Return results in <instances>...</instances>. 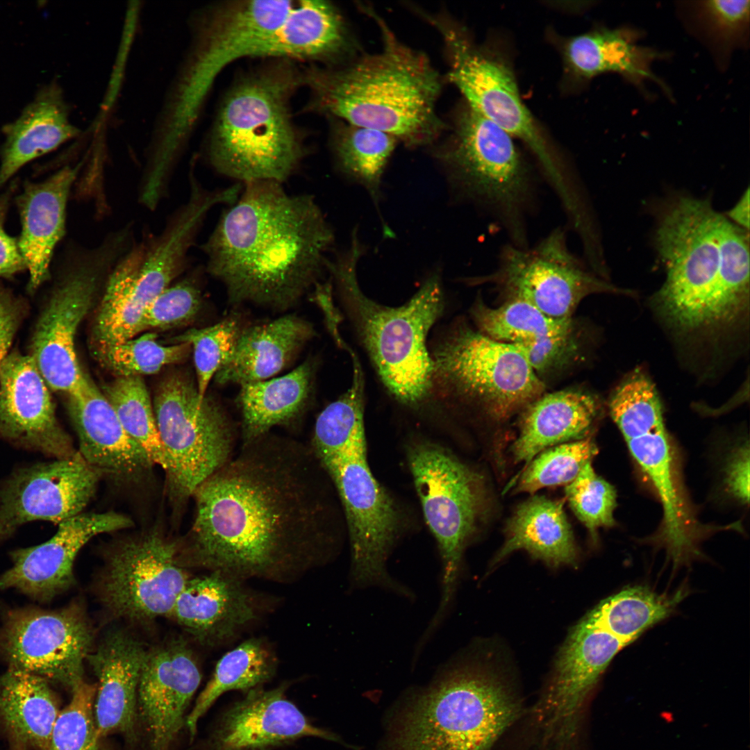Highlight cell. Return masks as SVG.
<instances>
[{
	"instance_id": "1",
	"label": "cell",
	"mask_w": 750,
	"mask_h": 750,
	"mask_svg": "<svg viewBox=\"0 0 750 750\" xmlns=\"http://www.w3.org/2000/svg\"><path fill=\"white\" fill-rule=\"evenodd\" d=\"M310 444L272 431L246 442L194 492L184 567L288 581L328 560L339 521Z\"/></svg>"
},
{
	"instance_id": "2",
	"label": "cell",
	"mask_w": 750,
	"mask_h": 750,
	"mask_svg": "<svg viewBox=\"0 0 750 750\" xmlns=\"http://www.w3.org/2000/svg\"><path fill=\"white\" fill-rule=\"evenodd\" d=\"M244 186L199 246L206 272L232 304L287 310L319 282L333 230L310 194H289L274 181Z\"/></svg>"
},
{
	"instance_id": "3",
	"label": "cell",
	"mask_w": 750,
	"mask_h": 750,
	"mask_svg": "<svg viewBox=\"0 0 750 750\" xmlns=\"http://www.w3.org/2000/svg\"><path fill=\"white\" fill-rule=\"evenodd\" d=\"M377 22L381 51L340 69H312L302 83L311 89L318 110L409 146L426 144L442 128L435 109L440 78L426 56L403 44Z\"/></svg>"
},
{
	"instance_id": "4",
	"label": "cell",
	"mask_w": 750,
	"mask_h": 750,
	"mask_svg": "<svg viewBox=\"0 0 750 750\" xmlns=\"http://www.w3.org/2000/svg\"><path fill=\"white\" fill-rule=\"evenodd\" d=\"M364 406V390L350 386L319 414L309 444L343 508L353 583L398 592L401 585L388 574L386 562L402 530L403 517L369 467Z\"/></svg>"
},
{
	"instance_id": "5",
	"label": "cell",
	"mask_w": 750,
	"mask_h": 750,
	"mask_svg": "<svg viewBox=\"0 0 750 750\" xmlns=\"http://www.w3.org/2000/svg\"><path fill=\"white\" fill-rule=\"evenodd\" d=\"M719 215L709 201L686 196L663 208L654 244L666 276L651 300L656 316L674 335L713 347L747 324L723 290Z\"/></svg>"
},
{
	"instance_id": "6",
	"label": "cell",
	"mask_w": 750,
	"mask_h": 750,
	"mask_svg": "<svg viewBox=\"0 0 750 750\" xmlns=\"http://www.w3.org/2000/svg\"><path fill=\"white\" fill-rule=\"evenodd\" d=\"M302 83L292 69L276 66L237 83L222 103L204 145V158L217 173L243 183H283L305 156L289 100Z\"/></svg>"
},
{
	"instance_id": "7",
	"label": "cell",
	"mask_w": 750,
	"mask_h": 750,
	"mask_svg": "<svg viewBox=\"0 0 750 750\" xmlns=\"http://www.w3.org/2000/svg\"><path fill=\"white\" fill-rule=\"evenodd\" d=\"M523 712L519 697L493 672L449 665L413 694L381 750H493Z\"/></svg>"
},
{
	"instance_id": "8",
	"label": "cell",
	"mask_w": 750,
	"mask_h": 750,
	"mask_svg": "<svg viewBox=\"0 0 750 750\" xmlns=\"http://www.w3.org/2000/svg\"><path fill=\"white\" fill-rule=\"evenodd\" d=\"M362 249L356 236L349 251L326 262L349 316L382 383L407 406L428 397L435 381V365L426 345L428 334L444 306L440 278H429L406 303L380 304L365 296L358 284L356 264Z\"/></svg>"
},
{
	"instance_id": "9",
	"label": "cell",
	"mask_w": 750,
	"mask_h": 750,
	"mask_svg": "<svg viewBox=\"0 0 750 750\" xmlns=\"http://www.w3.org/2000/svg\"><path fill=\"white\" fill-rule=\"evenodd\" d=\"M135 240V223L131 220L93 246L69 240L53 258L51 274L56 278L36 324L31 351L51 390L69 395L84 383L87 374L75 348L78 328L113 267Z\"/></svg>"
},
{
	"instance_id": "10",
	"label": "cell",
	"mask_w": 750,
	"mask_h": 750,
	"mask_svg": "<svg viewBox=\"0 0 750 750\" xmlns=\"http://www.w3.org/2000/svg\"><path fill=\"white\" fill-rule=\"evenodd\" d=\"M165 454L167 495L178 508L235 453L236 429L222 405L201 397L197 383L175 373L158 385L153 401Z\"/></svg>"
},
{
	"instance_id": "11",
	"label": "cell",
	"mask_w": 750,
	"mask_h": 750,
	"mask_svg": "<svg viewBox=\"0 0 750 750\" xmlns=\"http://www.w3.org/2000/svg\"><path fill=\"white\" fill-rule=\"evenodd\" d=\"M439 157L456 185L500 220L514 245L526 247L524 218L533 183L513 138L467 106Z\"/></svg>"
},
{
	"instance_id": "12",
	"label": "cell",
	"mask_w": 750,
	"mask_h": 750,
	"mask_svg": "<svg viewBox=\"0 0 750 750\" xmlns=\"http://www.w3.org/2000/svg\"><path fill=\"white\" fill-rule=\"evenodd\" d=\"M197 233L185 220L166 218L162 228H144L110 274L92 331L94 349L118 344L141 332L149 306L190 264Z\"/></svg>"
},
{
	"instance_id": "13",
	"label": "cell",
	"mask_w": 750,
	"mask_h": 750,
	"mask_svg": "<svg viewBox=\"0 0 750 750\" xmlns=\"http://www.w3.org/2000/svg\"><path fill=\"white\" fill-rule=\"evenodd\" d=\"M408 459L442 559V596L435 616L442 619L453 595L462 553L485 509V485L477 472L439 444L417 442L409 448Z\"/></svg>"
},
{
	"instance_id": "14",
	"label": "cell",
	"mask_w": 750,
	"mask_h": 750,
	"mask_svg": "<svg viewBox=\"0 0 750 750\" xmlns=\"http://www.w3.org/2000/svg\"><path fill=\"white\" fill-rule=\"evenodd\" d=\"M433 355L435 378L494 420L508 419L544 392V381L517 346L478 330L456 328Z\"/></svg>"
},
{
	"instance_id": "15",
	"label": "cell",
	"mask_w": 750,
	"mask_h": 750,
	"mask_svg": "<svg viewBox=\"0 0 750 750\" xmlns=\"http://www.w3.org/2000/svg\"><path fill=\"white\" fill-rule=\"evenodd\" d=\"M434 22L446 45L449 79L465 97L467 106L522 140L552 189L565 187L572 177L571 169L537 126L510 67L478 49L461 28L443 19Z\"/></svg>"
},
{
	"instance_id": "16",
	"label": "cell",
	"mask_w": 750,
	"mask_h": 750,
	"mask_svg": "<svg viewBox=\"0 0 750 750\" xmlns=\"http://www.w3.org/2000/svg\"><path fill=\"white\" fill-rule=\"evenodd\" d=\"M627 645L590 612L572 628L548 684L528 712L535 750H578L589 697Z\"/></svg>"
},
{
	"instance_id": "17",
	"label": "cell",
	"mask_w": 750,
	"mask_h": 750,
	"mask_svg": "<svg viewBox=\"0 0 750 750\" xmlns=\"http://www.w3.org/2000/svg\"><path fill=\"white\" fill-rule=\"evenodd\" d=\"M478 282L494 284L506 298L528 302L556 319L572 318L580 303L592 294L634 296L590 272L569 249L560 228L532 248L506 245L497 269Z\"/></svg>"
},
{
	"instance_id": "18",
	"label": "cell",
	"mask_w": 750,
	"mask_h": 750,
	"mask_svg": "<svg viewBox=\"0 0 750 750\" xmlns=\"http://www.w3.org/2000/svg\"><path fill=\"white\" fill-rule=\"evenodd\" d=\"M293 1H247L192 16L191 43L181 64L190 82L208 95L231 62L246 57L281 58L280 28Z\"/></svg>"
},
{
	"instance_id": "19",
	"label": "cell",
	"mask_w": 750,
	"mask_h": 750,
	"mask_svg": "<svg viewBox=\"0 0 750 750\" xmlns=\"http://www.w3.org/2000/svg\"><path fill=\"white\" fill-rule=\"evenodd\" d=\"M189 579L178 542L149 531L112 547L100 578V597L115 617L147 621L168 616Z\"/></svg>"
},
{
	"instance_id": "20",
	"label": "cell",
	"mask_w": 750,
	"mask_h": 750,
	"mask_svg": "<svg viewBox=\"0 0 750 750\" xmlns=\"http://www.w3.org/2000/svg\"><path fill=\"white\" fill-rule=\"evenodd\" d=\"M92 641L91 626L76 603L52 611L11 610L0 628V653L9 668L72 691L83 681V662L90 653Z\"/></svg>"
},
{
	"instance_id": "21",
	"label": "cell",
	"mask_w": 750,
	"mask_h": 750,
	"mask_svg": "<svg viewBox=\"0 0 750 750\" xmlns=\"http://www.w3.org/2000/svg\"><path fill=\"white\" fill-rule=\"evenodd\" d=\"M102 476L78 451L15 472L0 490V542L26 523L59 524L82 513Z\"/></svg>"
},
{
	"instance_id": "22",
	"label": "cell",
	"mask_w": 750,
	"mask_h": 750,
	"mask_svg": "<svg viewBox=\"0 0 750 750\" xmlns=\"http://www.w3.org/2000/svg\"><path fill=\"white\" fill-rule=\"evenodd\" d=\"M49 386L31 355L8 353L0 367V438L55 459L73 456Z\"/></svg>"
},
{
	"instance_id": "23",
	"label": "cell",
	"mask_w": 750,
	"mask_h": 750,
	"mask_svg": "<svg viewBox=\"0 0 750 750\" xmlns=\"http://www.w3.org/2000/svg\"><path fill=\"white\" fill-rule=\"evenodd\" d=\"M133 525L131 518L112 511L69 518L47 542L11 552L12 565L0 576V590L15 588L40 601H50L74 583V562L88 541Z\"/></svg>"
},
{
	"instance_id": "24",
	"label": "cell",
	"mask_w": 750,
	"mask_h": 750,
	"mask_svg": "<svg viewBox=\"0 0 750 750\" xmlns=\"http://www.w3.org/2000/svg\"><path fill=\"white\" fill-rule=\"evenodd\" d=\"M201 681L199 665L183 639L170 640L146 652L137 707L150 750H170Z\"/></svg>"
},
{
	"instance_id": "25",
	"label": "cell",
	"mask_w": 750,
	"mask_h": 750,
	"mask_svg": "<svg viewBox=\"0 0 750 750\" xmlns=\"http://www.w3.org/2000/svg\"><path fill=\"white\" fill-rule=\"evenodd\" d=\"M285 687L251 690L224 712L203 750H268L303 737L338 741L312 725L285 695Z\"/></svg>"
},
{
	"instance_id": "26",
	"label": "cell",
	"mask_w": 750,
	"mask_h": 750,
	"mask_svg": "<svg viewBox=\"0 0 750 750\" xmlns=\"http://www.w3.org/2000/svg\"><path fill=\"white\" fill-rule=\"evenodd\" d=\"M86 159L87 154L42 181H26L15 197L21 224L17 243L31 292L51 278L54 251L66 234L68 199Z\"/></svg>"
},
{
	"instance_id": "27",
	"label": "cell",
	"mask_w": 750,
	"mask_h": 750,
	"mask_svg": "<svg viewBox=\"0 0 750 750\" xmlns=\"http://www.w3.org/2000/svg\"><path fill=\"white\" fill-rule=\"evenodd\" d=\"M67 407L83 459L103 476L134 482L150 472L153 463L125 431L114 409L87 375L83 385L67 395Z\"/></svg>"
},
{
	"instance_id": "28",
	"label": "cell",
	"mask_w": 750,
	"mask_h": 750,
	"mask_svg": "<svg viewBox=\"0 0 750 750\" xmlns=\"http://www.w3.org/2000/svg\"><path fill=\"white\" fill-rule=\"evenodd\" d=\"M146 652L132 635L114 630L88 656L98 678L94 710L100 738L121 733L134 740L138 688Z\"/></svg>"
},
{
	"instance_id": "29",
	"label": "cell",
	"mask_w": 750,
	"mask_h": 750,
	"mask_svg": "<svg viewBox=\"0 0 750 750\" xmlns=\"http://www.w3.org/2000/svg\"><path fill=\"white\" fill-rule=\"evenodd\" d=\"M242 581L219 572L190 578L168 616L202 644L227 641L257 617Z\"/></svg>"
},
{
	"instance_id": "30",
	"label": "cell",
	"mask_w": 750,
	"mask_h": 750,
	"mask_svg": "<svg viewBox=\"0 0 750 750\" xmlns=\"http://www.w3.org/2000/svg\"><path fill=\"white\" fill-rule=\"evenodd\" d=\"M315 334L310 322L294 315L243 327L215 381L242 385L265 381L285 369Z\"/></svg>"
},
{
	"instance_id": "31",
	"label": "cell",
	"mask_w": 750,
	"mask_h": 750,
	"mask_svg": "<svg viewBox=\"0 0 750 750\" xmlns=\"http://www.w3.org/2000/svg\"><path fill=\"white\" fill-rule=\"evenodd\" d=\"M3 133L0 188L26 164L82 134L71 122L69 106L56 83L41 89Z\"/></svg>"
},
{
	"instance_id": "32",
	"label": "cell",
	"mask_w": 750,
	"mask_h": 750,
	"mask_svg": "<svg viewBox=\"0 0 750 750\" xmlns=\"http://www.w3.org/2000/svg\"><path fill=\"white\" fill-rule=\"evenodd\" d=\"M596 397L582 389L544 392L524 410L520 433L512 445L515 460L529 464L533 456L549 446L572 439H583L599 415Z\"/></svg>"
},
{
	"instance_id": "33",
	"label": "cell",
	"mask_w": 750,
	"mask_h": 750,
	"mask_svg": "<svg viewBox=\"0 0 750 750\" xmlns=\"http://www.w3.org/2000/svg\"><path fill=\"white\" fill-rule=\"evenodd\" d=\"M637 40L636 33L628 28H599L567 39L562 54L567 71L578 80L617 73L639 87L651 80L667 90L651 70L662 54Z\"/></svg>"
},
{
	"instance_id": "34",
	"label": "cell",
	"mask_w": 750,
	"mask_h": 750,
	"mask_svg": "<svg viewBox=\"0 0 750 750\" xmlns=\"http://www.w3.org/2000/svg\"><path fill=\"white\" fill-rule=\"evenodd\" d=\"M315 369L314 362L306 360L284 376L240 385L235 402L241 416L242 442L299 419L311 399Z\"/></svg>"
},
{
	"instance_id": "35",
	"label": "cell",
	"mask_w": 750,
	"mask_h": 750,
	"mask_svg": "<svg viewBox=\"0 0 750 750\" xmlns=\"http://www.w3.org/2000/svg\"><path fill=\"white\" fill-rule=\"evenodd\" d=\"M49 682L9 668L0 677V720L18 750H47L60 713Z\"/></svg>"
},
{
	"instance_id": "36",
	"label": "cell",
	"mask_w": 750,
	"mask_h": 750,
	"mask_svg": "<svg viewBox=\"0 0 750 750\" xmlns=\"http://www.w3.org/2000/svg\"><path fill=\"white\" fill-rule=\"evenodd\" d=\"M626 442L633 457L651 480L662 502V540L674 562L683 561L696 551L694 528L677 484L665 427Z\"/></svg>"
},
{
	"instance_id": "37",
	"label": "cell",
	"mask_w": 750,
	"mask_h": 750,
	"mask_svg": "<svg viewBox=\"0 0 750 750\" xmlns=\"http://www.w3.org/2000/svg\"><path fill=\"white\" fill-rule=\"evenodd\" d=\"M518 549L551 565H576L577 550L562 501L535 496L517 508L494 562Z\"/></svg>"
},
{
	"instance_id": "38",
	"label": "cell",
	"mask_w": 750,
	"mask_h": 750,
	"mask_svg": "<svg viewBox=\"0 0 750 750\" xmlns=\"http://www.w3.org/2000/svg\"><path fill=\"white\" fill-rule=\"evenodd\" d=\"M276 666L272 651L260 639L247 640L224 654L186 717L191 738L196 735L199 719L219 696L230 690L249 692L259 688L273 677Z\"/></svg>"
},
{
	"instance_id": "39",
	"label": "cell",
	"mask_w": 750,
	"mask_h": 750,
	"mask_svg": "<svg viewBox=\"0 0 750 750\" xmlns=\"http://www.w3.org/2000/svg\"><path fill=\"white\" fill-rule=\"evenodd\" d=\"M471 312L478 331L503 342L517 344L575 333L573 318L551 317L517 299L506 298L494 308L476 300Z\"/></svg>"
},
{
	"instance_id": "40",
	"label": "cell",
	"mask_w": 750,
	"mask_h": 750,
	"mask_svg": "<svg viewBox=\"0 0 750 750\" xmlns=\"http://www.w3.org/2000/svg\"><path fill=\"white\" fill-rule=\"evenodd\" d=\"M397 141L383 131L347 123L334 134L333 147L340 167L363 185L376 203L385 167Z\"/></svg>"
},
{
	"instance_id": "41",
	"label": "cell",
	"mask_w": 750,
	"mask_h": 750,
	"mask_svg": "<svg viewBox=\"0 0 750 750\" xmlns=\"http://www.w3.org/2000/svg\"><path fill=\"white\" fill-rule=\"evenodd\" d=\"M683 598L659 595L644 587H632L601 601L590 613L628 644L664 619Z\"/></svg>"
},
{
	"instance_id": "42",
	"label": "cell",
	"mask_w": 750,
	"mask_h": 750,
	"mask_svg": "<svg viewBox=\"0 0 750 750\" xmlns=\"http://www.w3.org/2000/svg\"><path fill=\"white\" fill-rule=\"evenodd\" d=\"M128 435L165 470L166 461L148 390L141 376H117L101 389Z\"/></svg>"
},
{
	"instance_id": "43",
	"label": "cell",
	"mask_w": 750,
	"mask_h": 750,
	"mask_svg": "<svg viewBox=\"0 0 750 750\" xmlns=\"http://www.w3.org/2000/svg\"><path fill=\"white\" fill-rule=\"evenodd\" d=\"M608 408L626 441L665 426L659 395L650 378L641 370L631 372L617 385Z\"/></svg>"
},
{
	"instance_id": "44",
	"label": "cell",
	"mask_w": 750,
	"mask_h": 750,
	"mask_svg": "<svg viewBox=\"0 0 750 750\" xmlns=\"http://www.w3.org/2000/svg\"><path fill=\"white\" fill-rule=\"evenodd\" d=\"M192 350L188 343L163 345L154 333L94 349L99 360L117 376L149 375L185 360Z\"/></svg>"
},
{
	"instance_id": "45",
	"label": "cell",
	"mask_w": 750,
	"mask_h": 750,
	"mask_svg": "<svg viewBox=\"0 0 750 750\" xmlns=\"http://www.w3.org/2000/svg\"><path fill=\"white\" fill-rule=\"evenodd\" d=\"M242 328L240 317L233 315L210 326L189 330L174 339L175 343L191 345L201 397L206 394L211 379L231 354Z\"/></svg>"
},
{
	"instance_id": "46",
	"label": "cell",
	"mask_w": 750,
	"mask_h": 750,
	"mask_svg": "<svg viewBox=\"0 0 750 750\" xmlns=\"http://www.w3.org/2000/svg\"><path fill=\"white\" fill-rule=\"evenodd\" d=\"M597 452L596 444L590 439L544 451L526 469L517 489L533 493L544 487L570 483Z\"/></svg>"
},
{
	"instance_id": "47",
	"label": "cell",
	"mask_w": 750,
	"mask_h": 750,
	"mask_svg": "<svg viewBox=\"0 0 750 750\" xmlns=\"http://www.w3.org/2000/svg\"><path fill=\"white\" fill-rule=\"evenodd\" d=\"M60 712L47 750H101L94 717L97 685L83 681Z\"/></svg>"
},
{
	"instance_id": "48",
	"label": "cell",
	"mask_w": 750,
	"mask_h": 750,
	"mask_svg": "<svg viewBox=\"0 0 750 750\" xmlns=\"http://www.w3.org/2000/svg\"><path fill=\"white\" fill-rule=\"evenodd\" d=\"M565 492L575 515L588 528L594 540L599 528L615 524L616 491L595 473L591 462L566 487Z\"/></svg>"
},
{
	"instance_id": "49",
	"label": "cell",
	"mask_w": 750,
	"mask_h": 750,
	"mask_svg": "<svg viewBox=\"0 0 750 750\" xmlns=\"http://www.w3.org/2000/svg\"><path fill=\"white\" fill-rule=\"evenodd\" d=\"M200 267L169 285L151 303L141 322V332L147 329H168L194 319L202 305V293L197 279Z\"/></svg>"
},
{
	"instance_id": "50",
	"label": "cell",
	"mask_w": 750,
	"mask_h": 750,
	"mask_svg": "<svg viewBox=\"0 0 750 750\" xmlns=\"http://www.w3.org/2000/svg\"><path fill=\"white\" fill-rule=\"evenodd\" d=\"M749 8V0L703 1L697 6V16L712 41L727 51L744 40Z\"/></svg>"
},
{
	"instance_id": "51",
	"label": "cell",
	"mask_w": 750,
	"mask_h": 750,
	"mask_svg": "<svg viewBox=\"0 0 750 750\" xmlns=\"http://www.w3.org/2000/svg\"><path fill=\"white\" fill-rule=\"evenodd\" d=\"M541 379V376L558 372L576 360L580 352L576 333L559 338L513 344Z\"/></svg>"
},
{
	"instance_id": "52",
	"label": "cell",
	"mask_w": 750,
	"mask_h": 750,
	"mask_svg": "<svg viewBox=\"0 0 750 750\" xmlns=\"http://www.w3.org/2000/svg\"><path fill=\"white\" fill-rule=\"evenodd\" d=\"M17 188L18 183L15 180L0 195V277L3 278H11L26 269L17 238L9 235L5 229L6 217Z\"/></svg>"
},
{
	"instance_id": "53",
	"label": "cell",
	"mask_w": 750,
	"mask_h": 750,
	"mask_svg": "<svg viewBox=\"0 0 750 750\" xmlns=\"http://www.w3.org/2000/svg\"><path fill=\"white\" fill-rule=\"evenodd\" d=\"M749 444H743L733 453L726 469L729 493L743 503L749 500Z\"/></svg>"
},
{
	"instance_id": "54",
	"label": "cell",
	"mask_w": 750,
	"mask_h": 750,
	"mask_svg": "<svg viewBox=\"0 0 750 750\" xmlns=\"http://www.w3.org/2000/svg\"><path fill=\"white\" fill-rule=\"evenodd\" d=\"M22 304L0 285V367L8 354L22 317Z\"/></svg>"
},
{
	"instance_id": "55",
	"label": "cell",
	"mask_w": 750,
	"mask_h": 750,
	"mask_svg": "<svg viewBox=\"0 0 750 750\" xmlns=\"http://www.w3.org/2000/svg\"><path fill=\"white\" fill-rule=\"evenodd\" d=\"M312 289V299L323 312L325 323L329 333L337 344L344 349L347 344L340 336L338 331L341 316L333 303L331 284L329 283H322L319 282Z\"/></svg>"
},
{
	"instance_id": "56",
	"label": "cell",
	"mask_w": 750,
	"mask_h": 750,
	"mask_svg": "<svg viewBox=\"0 0 750 750\" xmlns=\"http://www.w3.org/2000/svg\"><path fill=\"white\" fill-rule=\"evenodd\" d=\"M725 217L733 224L749 232V189L743 193L738 201L731 208Z\"/></svg>"
}]
</instances>
